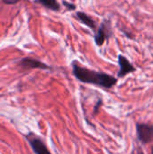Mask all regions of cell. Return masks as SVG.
Returning <instances> with one entry per match:
<instances>
[{
	"label": "cell",
	"mask_w": 153,
	"mask_h": 154,
	"mask_svg": "<svg viewBox=\"0 0 153 154\" xmlns=\"http://www.w3.org/2000/svg\"><path fill=\"white\" fill-rule=\"evenodd\" d=\"M72 72L75 78L79 81L83 83L93 84L104 88H111L117 82V79L115 77L104 72H98L84 68L77 61L72 63Z\"/></svg>",
	"instance_id": "obj_1"
},
{
	"label": "cell",
	"mask_w": 153,
	"mask_h": 154,
	"mask_svg": "<svg viewBox=\"0 0 153 154\" xmlns=\"http://www.w3.org/2000/svg\"><path fill=\"white\" fill-rule=\"evenodd\" d=\"M136 132L137 137L142 143L147 144L153 143V125L138 123L136 125Z\"/></svg>",
	"instance_id": "obj_2"
},
{
	"label": "cell",
	"mask_w": 153,
	"mask_h": 154,
	"mask_svg": "<svg viewBox=\"0 0 153 154\" xmlns=\"http://www.w3.org/2000/svg\"><path fill=\"white\" fill-rule=\"evenodd\" d=\"M26 138L35 154H51L45 143L39 137H36L34 134H30L26 136Z\"/></svg>",
	"instance_id": "obj_3"
},
{
	"label": "cell",
	"mask_w": 153,
	"mask_h": 154,
	"mask_svg": "<svg viewBox=\"0 0 153 154\" xmlns=\"http://www.w3.org/2000/svg\"><path fill=\"white\" fill-rule=\"evenodd\" d=\"M111 34H112V31H111L110 23L108 21L103 22V23L100 25V27L96 31V33L95 36V42H96V45H98V46L103 45L106 39H108L111 36Z\"/></svg>",
	"instance_id": "obj_4"
},
{
	"label": "cell",
	"mask_w": 153,
	"mask_h": 154,
	"mask_svg": "<svg viewBox=\"0 0 153 154\" xmlns=\"http://www.w3.org/2000/svg\"><path fill=\"white\" fill-rule=\"evenodd\" d=\"M19 66L23 69H50V67L47 64L32 59V58H24L20 60Z\"/></svg>",
	"instance_id": "obj_5"
},
{
	"label": "cell",
	"mask_w": 153,
	"mask_h": 154,
	"mask_svg": "<svg viewBox=\"0 0 153 154\" xmlns=\"http://www.w3.org/2000/svg\"><path fill=\"white\" fill-rule=\"evenodd\" d=\"M118 63H119V66H120V69H119V71L117 73V76L119 78H124L127 74L135 71V68L123 55H119L118 56Z\"/></svg>",
	"instance_id": "obj_6"
},
{
	"label": "cell",
	"mask_w": 153,
	"mask_h": 154,
	"mask_svg": "<svg viewBox=\"0 0 153 154\" xmlns=\"http://www.w3.org/2000/svg\"><path fill=\"white\" fill-rule=\"evenodd\" d=\"M77 17L78 19L82 23H84L85 25H87V27H89L90 29H92L94 32L96 31V23L95 21L89 16L87 15V14H85L84 12H77Z\"/></svg>",
	"instance_id": "obj_7"
},
{
	"label": "cell",
	"mask_w": 153,
	"mask_h": 154,
	"mask_svg": "<svg viewBox=\"0 0 153 154\" xmlns=\"http://www.w3.org/2000/svg\"><path fill=\"white\" fill-rule=\"evenodd\" d=\"M35 3L41 4L42 6L55 12H58L60 8V5L57 0H35Z\"/></svg>",
	"instance_id": "obj_8"
},
{
	"label": "cell",
	"mask_w": 153,
	"mask_h": 154,
	"mask_svg": "<svg viewBox=\"0 0 153 154\" xmlns=\"http://www.w3.org/2000/svg\"><path fill=\"white\" fill-rule=\"evenodd\" d=\"M63 4H64L65 6H67V8H68L69 10H73V9L76 8V6H75L74 4H69V3H68V2H63Z\"/></svg>",
	"instance_id": "obj_9"
},
{
	"label": "cell",
	"mask_w": 153,
	"mask_h": 154,
	"mask_svg": "<svg viewBox=\"0 0 153 154\" xmlns=\"http://www.w3.org/2000/svg\"><path fill=\"white\" fill-rule=\"evenodd\" d=\"M20 0H2V2L4 4H6V5H14V4H16L18 3Z\"/></svg>",
	"instance_id": "obj_10"
},
{
	"label": "cell",
	"mask_w": 153,
	"mask_h": 154,
	"mask_svg": "<svg viewBox=\"0 0 153 154\" xmlns=\"http://www.w3.org/2000/svg\"><path fill=\"white\" fill-rule=\"evenodd\" d=\"M133 154H144V152H142V150L141 148H138V149H136L135 151H133Z\"/></svg>",
	"instance_id": "obj_11"
},
{
	"label": "cell",
	"mask_w": 153,
	"mask_h": 154,
	"mask_svg": "<svg viewBox=\"0 0 153 154\" xmlns=\"http://www.w3.org/2000/svg\"><path fill=\"white\" fill-rule=\"evenodd\" d=\"M100 103H101V101H99V102L97 103V105H96V108H95V113H96V112H97V109H98V107L101 106V104H100Z\"/></svg>",
	"instance_id": "obj_12"
},
{
	"label": "cell",
	"mask_w": 153,
	"mask_h": 154,
	"mask_svg": "<svg viewBox=\"0 0 153 154\" xmlns=\"http://www.w3.org/2000/svg\"><path fill=\"white\" fill-rule=\"evenodd\" d=\"M151 154H153V148H152V150H151Z\"/></svg>",
	"instance_id": "obj_13"
}]
</instances>
